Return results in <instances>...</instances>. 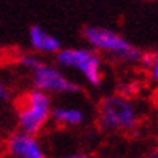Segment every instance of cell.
I'll list each match as a JSON object with an SVG mask.
<instances>
[{
    "instance_id": "6da1fadb",
    "label": "cell",
    "mask_w": 158,
    "mask_h": 158,
    "mask_svg": "<svg viewBox=\"0 0 158 158\" xmlns=\"http://www.w3.org/2000/svg\"><path fill=\"white\" fill-rule=\"evenodd\" d=\"M52 110L53 103L48 94L34 87L26 90L15 100L16 127L37 137L52 119Z\"/></svg>"
},
{
    "instance_id": "7a4b0ae2",
    "label": "cell",
    "mask_w": 158,
    "mask_h": 158,
    "mask_svg": "<svg viewBox=\"0 0 158 158\" xmlns=\"http://www.w3.org/2000/svg\"><path fill=\"white\" fill-rule=\"evenodd\" d=\"M97 126L105 132H132L139 126V110L126 95H106L97 105Z\"/></svg>"
},
{
    "instance_id": "3957f363",
    "label": "cell",
    "mask_w": 158,
    "mask_h": 158,
    "mask_svg": "<svg viewBox=\"0 0 158 158\" xmlns=\"http://www.w3.org/2000/svg\"><path fill=\"white\" fill-rule=\"evenodd\" d=\"M82 37L95 52L108 53L124 63H142L145 56L121 34L108 27L85 26L82 29Z\"/></svg>"
},
{
    "instance_id": "277c9868",
    "label": "cell",
    "mask_w": 158,
    "mask_h": 158,
    "mask_svg": "<svg viewBox=\"0 0 158 158\" xmlns=\"http://www.w3.org/2000/svg\"><path fill=\"white\" fill-rule=\"evenodd\" d=\"M60 68L73 69L90 85H100L103 79L102 60L94 48H61L55 55Z\"/></svg>"
},
{
    "instance_id": "5b68a950",
    "label": "cell",
    "mask_w": 158,
    "mask_h": 158,
    "mask_svg": "<svg viewBox=\"0 0 158 158\" xmlns=\"http://www.w3.org/2000/svg\"><path fill=\"white\" fill-rule=\"evenodd\" d=\"M32 87L42 90L48 95H63V94H76L81 90L79 84L69 79L58 66L48 63H42L31 73Z\"/></svg>"
},
{
    "instance_id": "8992f818",
    "label": "cell",
    "mask_w": 158,
    "mask_h": 158,
    "mask_svg": "<svg viewBox=\"0 0 158 158\" xmlns=\"http://www.w3.org/2000/svg\"><path fill=\"white\" fill-rule=\"evenodd\" d=\"M3 150L8 158H48L39 139L19 129L5 137Z\"/></svg>"
},
{
    "instance_id": "52a82bcc",
    "label": "cell",
    "mask_w": 158,
    "mask_h": 158,
    "mask_svg": "<svg viewBox=\"0 0 158 158\" xmlns=\"http://www.w3.org/2000/svg\"><path fill=\"white\" fill-rule=\"evenodd\" d=\"M27 37H29V44L31 47L39 53H48V55H56L61 50V44L60 40L55 37V35L48 34L45 29H42L40 26H31L29 32H27Z\"/></svg>"
},
{
    "instance_id": "ba28073f",
    "label": "cell",
    "mask_w": 158,
    "mask_h": 158,
    "mask_svg": "<svg viewBox=\"0 0 158 158\" xmlns=\"http://www.w3.org/2000/svg\"><path fill=\"white\" fill-rule=\"evenodd\" d=\"M52 121L60 127H77L84 124L85 113L74 105H53Z\"/></svg>"
},
{
    "instance_id": "9c48e42d",
    "label": "cell",
    "mask_w": 158,
    "mask_h": 158,
    "mask_svg": "<svg viewBox=\"0 0 158 158\" xmlns=\"http://www.w3.org/2000/svg\"><path fill=\"white\" fill-rule=\"evenodd\" d=\"M142 63L145 64L150 77H152L155 82H158V50L153 53H150V55H145Z\"/></svg>"
},
{
    "instance_id": "30bf717a",
    "label": "cell",
    "mask_w": 158,
    "mask_h": 158,
    "mask_svg": "<svg viewBox=\"0 0 158 158\" xmlns=\"http://www.w3.org/2000/svg\"><path fill=\"white\" fill-rule=\"evenodd\" d=\"M42 63H44V61H42L40 58H37L35 55H31V53H24V55H21L18 58V64H19V66L27 69V71H31V73Z\"/></svg>"
},
{
    "instance_id": "8fae6325",
    "label": "cell",
    "mask_w": 158,
    "mask_h": 158,
    "mask_svg": "<svg viewBox=\"0 0 158 158\" xmlns=\"http://www.w3.org/2000/svg\"><path fill=\"white\" fill-rule=\"evenodd\" d=\"M61 158H92L90 155L87 153H84V152H74V153H68V155H64Z\"/></svg>"
},
{
    "instance_id": "7c38bea8",
    "label": "cell",
    "mask_w": 158,
    "mask_h": 158,
    "mask_svg": "<svg viewBox=\"0 0 158 158\" xmlns=\"http://www.w3.org/2000/svg\"><path fill=\"white\" fill-rule=\"evenodd\" d=\"M0 97H2L3 100H6V98H8L10 95H8V89H6L5 87V85L2 84V85H0Z\"/></svg>"
},
{
    "instance_id": "4fadbf2b",
    "label": "cell",
    "mask_w": 158,
    "mask_h": 158,
    "mask_svg": "<svg viewBox=\"0 0 158 158\" xmlns=\"http://www.w3.org/2000/svg\"><path fill=\"white\" fill-rule=\"evenodd\" d=\"M143 158H158V147H156V148H152Z\"/></svg>"
},
{
    "instance_id": "5bb4252c",
    "label": "cell",
    "mask_w": 158,
    "mask_h": 158,
    "mask_svg": "<svg viewBox=\"0 0 158 158\" xmlns=\"http://www.w3.org/2000/svg\"><path fill=\"white\" fill-rule=\"evenodd\" d=\"M156 106H158V102H156Z\"/></svg>"
}]
</instances>
